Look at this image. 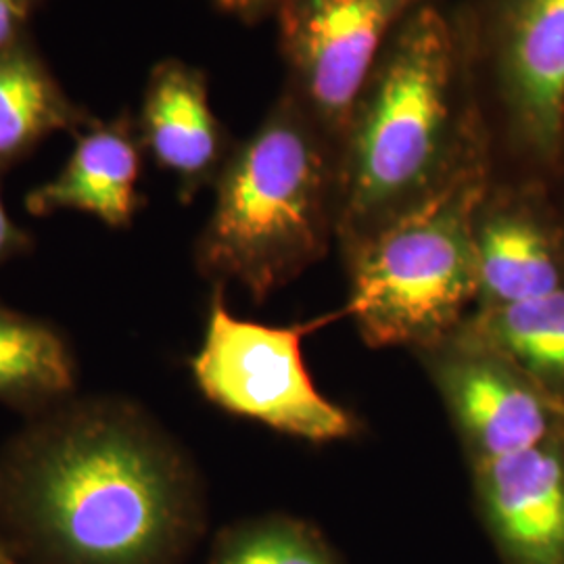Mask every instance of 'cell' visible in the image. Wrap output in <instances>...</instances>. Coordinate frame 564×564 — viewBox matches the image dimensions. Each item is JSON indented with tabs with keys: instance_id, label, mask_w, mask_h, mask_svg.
Here are the masks:
<instances>
[{
	"instance_id": "6da1fadb",
	"label": "cell",
	"mask_w": 564,
	"mask_h": 564,
	"mask_svg": "<svg viewBox=\"0 0 564 564\" xmlns=\"http://www.w3.org/2000/svg\"><path fill=\"white\" fill-rule=\"evenodd\" d=\"M496 160L456 2L424 0L393 30L337 147L345 258L470 165Z\"/></svg>"
},
{
	"instance_id": "7a4b0ae2",
	"label": "cell",
	"mask_w": 564,
	"mask_h": 564,
	"mask_svg": "<svg viewBox=\"0 0 564 564\" xmlns=\"http://www.w3.org/2000/svg\"><path fill=\"white\" fill-rule=\"evenodd\" d=\"M4 473L23 519L69 563H160L188 519L181 458L121 403L61 410L23 435Z\"/></svg>"
},
{
	"instance_id": "3957f363",
	"label": "cell",
	"mask_w": 564,
	"mask_h": 564,
	"mask_svg": "<svg viewBox=\"0 0 564 564\" xmlns=\"http://www.w3.org/2000/svg\"><path fill=\"white\" fill-rule=\"evenodd\" d=\"M214 193L197 268L218 286L237 282L262 302L323 260L337 239V144L281 90L237 142Z\"/></svg>"
},
{
	"instance_id": "277c9868",
	"label": "cell",
	"mask_w": 564,
	"mask_h": 564,
	"mask_svg": "<svg viewBox=\"0 0 564 564\" xmlns=\"http://www.w3.org/2000/svg\"><path fill=\"white\" fill-rule=\"evenodd\" d=\"M496 160L470 165L437 195L347 256V312L372 347H433L458 330L479 297L475 226Z\"/></svg>"
},
{
	"instance_id": "5b68a950",
	"label": "cell",
	"mask_w": 564,
	"mask_h": 564,
	"mask_svg": "<svg viewBox=\"0 0 564 564\" xmlns=\"http://www.w3.org/2000/svg\"><path fill=\"white\" fill-rule=\"evenodd\" d=\"M494 155L564 153V0H454Z\"/></svg>"
},
{
	"instance_id": "8992f818",
	"label": "cell",
	"mask_w": 564,
	"mask_h": 564,
	"mask_svg": "<svg viewBox=\"0 0 564 564\" xmlns=\"http://www.w3.org/2000/svg\"><path fill=\"white\" fill-rule=\"evenodd\" d=\"M316 326H265L237 318L216 284L193 375L203 395L224 410L314 444L356 431L341 405L318 391L303 362V337Z\"/></svg>"
},
{
	"instance_id": "52a82bcc",
	"label": "cell",
	"mask_w": 564,
	"mask_h": 564,
	"mask_svg": "<svg viewBox=\"0 0 564 564\" xmlns=\"http://www.w3.org/2000/svg\"><path fill=\"white\" fill-rule=\"evenodd\" d=\"M424 0H279L272 13L286 90L339 147L393 30Z\"/></svg>"
},
{
	"instance_id": "ba28073f",
	"label": "cell",
	"mask_w": 564,
	"mask_h": 564,
	"mask_svg": "<svg viewBox=\"0 0 564 564\" xmlns=\"http://www.w3.org/2000/svg\"><path fill=\"white\" fill-rule=\"evenodd\" d=\"M452 337L433 372L475 463L552 440L554 412L544 389L485 343L460 330Z\"/></svg>"
},
{
	"instance_id": "9c48e42d",
	"label": "cell",
	"mask_w": 564,
	"mask_h": 564,
	"mask_svg": "<svg viewBox=\"0 0 564 564\" xmlns=\"http://www.w3.org/2000/svg\"><path fill=\"white\" fill-rule=\"evenodd\" d=\"M134 116L144 153L174 176L182 203L216 184L239 142L212 109L207 72L178 57L151 67Z\"/></svg>"
},
{
	"instance_id": "30bf717a",
	"label": "cell",
	"mask_w": 564,
	"mask_h": 564,
	"mask_svg": "<svg viewBox=\"0 0 564 564\" xmlns=\"http://www.w3.org/2000/svg\"><path fill=\"white\" fill-rule=\"evenodd\" d=\"M485 524L508 564H564V452L544 444L475 463Z\"/></svg>"
},
{
	"instance_id": "8fae6325",
	"label": "cell",
	"mask_w": 564,
	"mask_h": 564,
	"mask_svg": "<svg viewBox=\"0 0 564 564\" xmlns=\"http://www.w3.org/2000/svg\"><path fill=\"white\" fill-rule=\"evenodd\" d=\"M481 307H502L564 286L563 239L529 195L494 178L475 226Z\"/></svg>"
},
{
	"instance_id": "7c38bea8",
	"label": "cell",
	"mask_w": 564,
	"mask_h": 564,
	"mask_svg": "<svg viewBox=\"0 0 564 564\" xmlns=\"http://www.w3.org/2000/svg\"><path fill=\"white\" fill-rule=\"evenodd\" d=\"M74 139V151L59 174L25 195L28 214L44 218L74 209L99 218L109 228H128L144 205L137 191L144 153L137 116L121 109Z\"/></svg>"
},
{
	"instance_id": "4fadbf2b",
	"label": "cell",
	"mask_w": 564,
	"mask_h": 564,
	"mask_svg": "<svg viewBox=\"0 0 564 564\" xmlns=\"http://www.w3.org/2000/svg\"><path fill=\"white\" fill-rule=\"evenodd\" d=\"M97 120L67 95L32 34L0 55V174L30 158L44 139L57 132L78 137Z\"/></svg>"
},
{
	"instance_id": "5bb4252c",
	"label": "cell",
	"mask_w": 564,
	"mask_h": 564,
	"mask_svg": "<svg viewBox=\"0 0 564 564\" xmlns=\"http://www.w3.org/2000/svg\"><path fill=\"white\" fill-rule=\"evenodd\" d=\"M460 333L496 349L540 389L564 391V286L538 300L481 307Z\"/></svg>"
},
{
	"instance_id": "9a60e30c",
	"label": "cell",
	"mask_w": 564,
	"mask_h": 564,
	"mask_svg": "<svg viewBox=\"0 0 564 564\" xmlns=\"http://www.w3.org/2000/svg\"><path fill=\"white\" fill-rule=\"evenodd\" d=\"M74 389V360L51 324L0 303V402L44 405Z\"/></svg>"
},
{
	"instance_id": "2e32d148",
	"label": "cell",
	"mask_w": 564,
	"mask_h": 564,
	"mask_svg": "<svg viewBox=\"0 0 564 564\" xmlns=\"http://www.w3.org/2000/svg\"><path fill=\"white\" fill-rule=\"evenodd\" d=\"M212 564H337V558L307 524L265 519L228 535Z\"/></svg>"
},
{
	"instance_id": "e0dca14e",
	"label": "cell",
	"mask_w": 564,
	"mask_h": 564,
	"mask_svg": "<svg viewBox=\"0 0 564 564\" xmlns=\"http://www.w3.org/2000/svg\"><path fill=\"white\" fill-rule=\"evenodd\" d=\"M48 0H0V55L32 34L30 23Z\"/></svg>"
},
{
	"instance_id": "ac0fdd59",
	"label": "cell",
	"mask_w": 564,
	"mask_h": 564,
	"mask_svg": "<svg viewBox=\"0 0 564 564\" xmlns=\"http://www.w3.org/2000/svg\"><path fill=\"white\" fill-rule=\"evenodd\" d=\"M30 249H32V237L28 235V230H23L11 220L0 195V265L28 253Z\"/></svg>"
},
{
	"instance_id": "d6986e66",
	"label": "cell",
	"mask_w": 564,
	"mask_h": 564,
	"mask_svg": "<svg viewBox=\"0 0 564 564\" xmlns=\"http://www.w3.org/2000/svg\"><path fill=\"white\" fill-rule=\"evenodd\" d=\"M218 11L232 20L241 21L245 25H258L265 20H272L274 7L279 0H212Z\"/></svg>"
},
{
	"instance_id": "ffe728a7",
	"label": "cell",
	"mask_w": 564,
	"mask_h": 564,
	"mask_svg": "<svg viewBox=\"0 0 564 564\" xmlns=\"http://www.w3.org/2000/svg\"><path fill=\"white\" fill-rule=\"evenodd\" d=\"M0 564H4V561H2V556H0Z\"/></svg>"
}]
</instances>
